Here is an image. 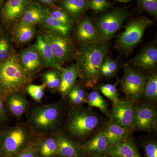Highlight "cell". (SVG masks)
Returning a JSON list of instances; mask_svg holds the SVG:
<instances>
[{"label":"cell","mask_w":157,"mask_h":157,"mask_svg":"<svg viewBox=\"0 0 157 157\" xmlns=\"http://www.w3.org/2000/svg\"><path fill=\"white\" fill-rule=\"evenodd\" d=\"M147 76L130 67H124L123 77L121 80V90L125 96L126 101L137 102L142 97Z\"/></svg>","instance_id":"9"},{"label":"cell","mask_w":157,"mask_h":157,"mask_svg":"<svg viewBox=\"0 0 157 157\" xmlns=\"http://www.w3.org/2000/svg\"><path fill=\"white\" fill-rule=\"evenodd\" d=\"M36 135L27 122H18L0 130V157H14L25 149Z\"/></svg>","instance_id":"4"},{"label":"cell","mask_w":157,"mask_h":157,"mask_svg":"<svg viewBox=\"0 0 157 157\" xmlns=\"http://www.w3.org/2000/svg\"><path fill=\"white\" fill-rule=\"evenodd\" d=\"M145 157H157V143L155 140H147L143 144Z\"/></svg>","instance_id":"38"},{"label":"cell","mask_w":157,"mask_h":157,"mask_svg":"<svg viewBox=\"0 0 157 157\" xmlns=\"http://www.w3.org/2000/svg\"><path fill=\"white\" fill-rule=\"evenodd\" d=\"M100 157H109L107 155H100Z\"/></svg>","instance_id":"46"},{"label":"cell","mask_w":157,"mask_h":157,"mask_svg":"<svg viewBox=\"0 0 157 157\" xmlns=\"http://www.w3.org/2000/svg\"><path fill=\"white\" fill-rule=\"evenodd\" d=\"M33 80L20 65L17 55L12 53L0 62V95L5 99L11 93L23 92Z\"/></svg>","instance_id":"3"},{"label":"cell","mask_w":157,"mask_h":157,"mask_svg":"<svg viewBox=\"0 0 157 157\" xmlns=\"http://www.w3.org/2000/svg\"><path fill=\"white\" fill-rule=\"evenodd\" d=\"M63 113V107L58 102L36 105L28 112L27 123L35 135L51 134L59 130Z\"/></svg>","instance_id":"2"},{"label":"cell","mask_w":157,"mask_h":157,"mask_svg":"<svg viewBox=\"0 0 157 157\" xmlns=\"http://www.w3.org/2000/svg\"><path fill=\"white\" fill-rule=\"evenodd\" d=\"M5 98L0 95V127L5 126L9 121V114L5 106Z\"/></svg>","instance_id":"41"},{"label":"cell","mask_w":157,"mask_h":157,"mask_svg":"<svg viewBox=\"0 0 157 157\" xmlns=\"http://www.w3.org/2000/svg\"><path fill=\"white\" fill-rule=\"evenodd\" d=\"M136 107L135 103L129 101L119 100L113 103L110 122L131 131Z\"/></svg>","instance_id":"12"},{"label":"cell","mask_w":157,"mask_h":157,"mask_svg":"<svg viewBox=\"0 0 157 157\" xmlns=\"http://www.w3.org/2000/svg\"><path fill=\"white\" fill-rule=\"evenodd\" d=\"M128 65L145 75L155 72L157 67L156 41L154 40L144 45L135 56L130 59Z\"/></svg>","instance_id":"10"},{"label":"cell","mask_w":157,"mask_h":157,"mask_svg":"<svg viewBox=\"0 0 157 157\" xmlns=\"http://www.w3.org/2000/svg\"><path fill=\"white\" fill-rule=\"evenodd\" d=\"M42 35L50 45L55 67L76 58L78 51L67 36L48 30L43 31Z\"/></svg>","instance_id":"8"},{"label":"cell","mask_w":157,"mask_h":157,"mask_svg":"<svg viewBox=\"0 0 157 157\" xmlns=\"http://www.w3.org/2000/svg\"><path fill=\"white\" fill-rule=\"evenodd\" d=\"M4 3H5V2L4 1L0 0V14H1V11L2 9L3 6H4Z\"/></svg>","instance_id":"44"},{"label":"cell","mask_w":157,"mask_h":157,"mask_svg":"<svg viewBox=\"0 0 157 157\" xmlns=\"http://www.w3.org/2000/svg\"><path fill=\"white\" fill-rule=\"evenodd\" d=\"M58 156L62 157H85L81 144L70 138L64 132L59 130L55 132Z\"/></svg>","instance_id":"14"},{"label":"cell","mask_w":157,"mask_h":157,"mask_svg":"<svg viewBox=\"0 0 157 157\" xmlns=\"http://www.w3.org/2000/svg\"><path fill=\"white\" fill-rule=\"evenodd\" d=\"M59 6L74 22L81 19L89 9V1L62 0L59 1Z\"/></svg>","instance_id":"21"},{"label":"cell","mask_w":157,"mask_h":157,"mask_svg":"<svg viewBox=\"0 0 157 157\" xmlns=\"http://www.w3.org/2000/svg\"><path fill=\"white\" fill-rule=\"evenodd\" d=\"M118 68L119 64L117 60L106 56L101 67V76L107 78L113 77L116 74Z\"/></svg>","instance_id":"32"},{"label":"cell","mask_w":157,"mask_h":157,"mask_svg":"<svg viewBox=\"0 0 157 157\" xmlns=\"http://www.w3.org/2000/svg\"><path fill=\"white\" fill-rule=\"evenodd\" d=\"M45 8L37 2L30 1L24 11L20 24L35 26L41 21L44 15Z\"/></svg>","instance_id":"23"},{"label":"cell","mask_w":157,"mask_h":157,"mask_svg":"<svg viewBox=\"0 0 157 157\" xmlns=\"http://www.w3.org/2000/svg\"><path fill=\"white\" fill-rule=\"evenodd\" d=\"M107 155L109 157H141L134 141L129 137L110 147Z\"/></svg>","instance_id":"22"},{"label":"cell","mask_w":157,"mask_h":157,"mask_svg":"<svg viewBox=\"0 0 157 157\" xmlns=\"http://www.w3.org/2000/svg\"><path fill=\"white\" fill-rule=\"evenodd\" d=\"M17 58L22 69L32 76L47 67L44 60L33 45L21 51Z\"/></svg>","instance_id":"13"},{"label":"cell","mask_w":157,"mask_h":157,"mask_svg":"<svg viewBox=\"0 0 157 157\" xmlns=\"http://www.w3.org/2000/svg\"><path fill=\"white\" fill-rule=\"evenodd\" d=\"M157 119V111L153 105L147 104L136 105L131 131L151 132L156 128Z\"/></svg>","instance_id":"11"},{"label":"cell","mask_w":157,"mask_h":157,"mask_svg":"<svg viewBox=\"0 0 157 157\" xmlns=\"http://www.w3.org/2000/svg\"><path fill=\"white\" fill-rule=\"evenodd\" d=\"M5 104L9 115L17 120H20L28 111V101L23 92L10 94L5 99Z\"/></svg>","instance_id":"15"},{"label":"cell","mask_w":157,"mask_h":157,"mask_svg":"<svg viewBox=\"0 0 157 157\" xmlns=\"http://www.w3.org/2000/svg\"><path fill=\"white\" fill-rule=\"evenodd\" d=\"M56 157H62L60 156H57Z\"/></svg>","instance_id":"47"},{"label":"cell","mask_w":157,"mask_h":157,"mask_svg":"<svg viewBox=\"0 0 157 157\" xmlns=\"http://www.w3.org/2000/svg\"><path fill=\"white\" fill-rule=\"evenodd\" d=\"M152 23L145 16L131 20L126 25L124 31L118 36L116 49L123 55H129L141 41L145 30Z\"/></svg>","instance_id":"6"},{"label":"cell","mask_w":157,"mask_h":157,"mask_svg":"<svg viewBox=\"0 0 157 157\" xmlns=\"http://www.w3.org/2000/svg\"><path fill=\"white\" fill-rule=\"evenodd\" d=\"M43 83L51 90L58 91L60 84V73L56 70H50L41 75Z\"/></svg>","instance_id":"30"},{"label":"cell","mask_w":157,"mask_h":157,"mask_svg":"<svg viewBox=\"0 0 157 157\" xmlns=\"http://www.w3.org/2000/svg\"><path fill=\"white\" fill-rule=\"evenodd\" d=\"M102 131L107 139L109 147L125 140L129 137L131 132L128 129L110 121L106 128Z\"/></svg>","instance_id":"24"},{"label":"cell","mask_w":157,"mask_h":157,"mask_svg":"<svg viewBox=\"0 0 157 157\" xmlns=\"http://www.w3.org/2000/svg\"><path fill=\"white\" fill-rule=\"evenodd\" d=\"M130 16L127 7L117 8L106 12L96 21L99 41L106 42L115 36Z\"/></svg>","instance_id":"7"},{"label":"cell","mask_w":157,"mask_h":157,"mask_svg":"<svg viewBox=\"0 0 157 157\" xmlns=\"http://www.w3.org/2000/svg\"><path fill=\"white\" fill-rule=\"evenodd\" d=\"M101 122L100 117L89 109L73 107L68 115L66 130L71 137L82 139L94 132Z\"/></svg>","instance_id":"5"},{"label":"cell","mask_w":157,"mask_h":157,"mask_svg":"<svg viewBox=\"0 0 157 157\" xmlns=\"http://www.w3.org/2000/svg\"><path fill=\"white\" fill-rule=\"evenodd\" d=\"M86 94L81 82L76 81L67 96L69 98L70 104L73 107H79L85 103Z\"/></svg>","instance_id":"29"},{"label":"cell","mask_w":157,"mask_h":157,"mask_svg":"<svg viewBox=\"0 0 157 157\" xmlns=\"http://www.w3.org/2000/svg\"><path fill=\"white\" fill-rule=\"evenodd\" d=\"M29 2L27 0H8L5 2L0 14L3 25L11 24L21 18Z\"/></svg>","instance_id":"17"},{"label":"cell","mask_w":157,"mask_h":157,"mask_svg":"<svg viewBox=\"0 0 157 157\" xmlns=\"http://www.w3.org/2000/svg\"><path fill=\"white\" fill-rule=\"evenodd\" d=\"M36 136L37 152L39 157H56L58 156L55 132L47 135Z\"/></svg>","instance_id":"20"},{"label":"cell","mask_w":157,"mask_h":157,"mask_svg":"<svg viewBox=\"0 0 157 157\" xmlns=\"http://www.w3.org/2000/svg\"><path fill=\"white\" fill-rule=\"evenodd\" d=\"M55 70L60 73L61 82L58 91L62 98H65L73 86L79 78V75L76 64L72 63L67 68L60 66H56Z\"/></svg>","instance_id":"19"},{"label":"cell","mask_w":157,"mask_h":157,"mask_svg":"<svg viewBox=\"0 0 157 157\" xmlns=\"http://www.w3.org/2000/svg\"><path fill=\"white\" fill-rule=\"evenodd\" d=\"M109 2L107 0H90L89 1V9L95 12L104 11L109 7Z\"/></svg>","instance_id":"40"},{"label":"cell","mask_w":157,"mask_h":157,"mask_svg":"<svg viewBox=\"0 0 157 157\" xmlns=\"http://www.w3.org/2000/svg\"><path fill=\"white\" fill-rule=\"evenodd\" d=\"M36 2L41 5H45V6H53L58 1L56 0H38Z\"/></svg>","instance_id":"42"},{"label":"cell","mask_w":157,"mask_h":157,"mask_svg":"<svg viewBox=\"0 0 157 157\" xmlns=\"http://www.w3.org/2000/svg\"><path fill=\"white\" fill-rule=\"evenodd\" d=\"M39 24L45 30L53 31L67 36L72 29V28L65 25L57 20L52 17L48 14L47 9L45 8L43 17Z\"/></svg>","instance_id":"25"},{"label":"cell","mask_w":157,"mask_h":157,"mask_svg":"<svg viewBox=\"0 0 157 157\" xmlns=\"http://www.w3.org/2000/svg\"><path fill=\"white\" fill-rule=\"evenodd\" d=\"M47 9L48 14L52 17L57 20L65 25L72 28L74 22L70 19L67 13L60 8L52 6L49 9Z\"/></svg>","instance_id":"34"},{"label":"cell","mask_w":157,"mask_h":157,"mask_svg":"<svg viewBox=\"0 0 157 157\" xmlns=\"http://www.w3.org/2000/svg\"><path fill=\"white\" fill-rule=\"evenodd\" d=\"M85 157L107 155L109 146L102 131L97 133L87 142L81 144Z\"/></svg>","instance_id":"18"},{"label":"cell","mask_w":157,"mask_h":157,"mask_svg":"<svg viewBox=\"0 0 157 157\" xmlns=\"http://www.w3.org/2000/svg\"><path fill=\"white\" fill-rule=\"evenodd\" d=\"M4 34V25L0 17V36Z\"/></svg>","instance_id":"43"},{"label":"cell","mask_w":157,"mask_h":157,"mask_svg":"<svg viewBox=\"0 0 157 157\" xmlns=\"http://www.w3.org/2000/svg\"><path fill=\"white\" fill-rule=\"evenodd\" d=\"M46 87L45 85L43 83L40 85L30 84L29 85L26 90L34 101L38 103H41Z\"/></svg>","instance_id":"36"},{"label":"cell","mask_w":157,"mask_h":157,"mask_svg":"<svg viewBox=\"0 0 157 157\" xmlns=\"http://www.w3.org/2000/svg\"><path fill=\"white\" fill-rule=\"evenodd\" d=\"M116 1V2H118L123 3H126L131 2V1H130V0H117V1Z\"/></svg>","instance_id":"45"},{"label":"cell","mask_w":157,"mask_h":157,"mask_svg":"<svg viewBox=\"0 0 157 157\" xmlns=\"http://www.w3.org/2000/svg\"><path fill=\"white\" fill-rule=\"evenodd\" d=\"M14 157H39L37 152L36 136L27 147Z\"/></svg>","instance_id":"39"},{"label":"cell","mask_w":157,"mask_h":157,"mask_svg":"<svg viewBox=\"0 0 157 157\" xmlns=\"http://www.w3.org/2000/svg\"><path fill=\"white\" fill-rule=\"evenodd\" d=\"M106 42L97 41L82 45L76 57V65L80 82L83 86L93 88L101 78V70L108 52Z\"/></svg>","instance_id":"1"},{"label":"cell","mask_w":157,"mask_h":157,"mask_svg":"<svg viewBox=\"0 0 157 157\" xmlns=\"http://www.w3.org/2000/svg\"><path fill=\"white\" fill-rule=\"evenodd\" d=\"M116 86L117 83L103 84L100 86L99 89L104 96L111 100L113 103H114L119 100Z\"/></svg>","instance_id":"37"},{"label":"cell","mask_w":157,"mask_h":157,"mask_svg":"<svg viewBox=\"0 0 157 157\" xmlns=\"http://www.w3.org/2000/svg\"><path fill=\"white\" fill-rule=\"evenodd\" d=\"M137 10L139 12H147L155 18L157 17V0H137Z\"/></svg>","instance_id":"33"},{"label":"cell","mask_w":157,"mask_h":157,"mask_svg":"<svg viewBox=\"0 0 157 157\" xmlns=\"http://www.w3.org/2000/svg\"><path fill=\"white\" fill-rule=\"evenodd\" d=\"M85 103H86L89 107H96L102 112L107 113L108 111L107 102L97 91H93L86 94Z\"/></svg>","instance_id":"31"},{"label":"cell","mask_w":157,"mask_h":157,"mask_svg":"<svg viewBox=\"0 0 157 157\" xmlns=\"http://www.w3.org/2000/svg\"><path fill=\"white\" fill-rule=\"evenodd\" d=\"M35 33L36 28L35 26L18 24L14 30V41L18 44L27 43L33 38Z\"/></svg>","instance_id":"28"},{"label":"cell","mask_w":157,"mask_h":157,"mask_svg":"<svg viewBox=\"0 0 157 157\" xmlns=\"http://www.w3.org/2000/svg\"><path fill=\"white\" fill-rule=\"evenodd\" d=\"M12 45L10 38L3 34L0 36V62L8 58L12 54Z\"/></svg>","instance_id":"35"},{"label":"cell","mask_w":157,"mask_h":157,"mask_svg":"<svg viewBox=\"0 0 157 157\" xmlns=\"http://www.w3.org/2000/svg\"><path fill=\"white\" fill-rule=\"evenodd\" d=\"M147 104L153 105L157 101V74L154 72L147 76L143 95Z\"/></svg>","instance_id":"27"},{"label":"cell","mask_w":157,"mask_h":157,"mask_svg":"<svg viewBox=\"0 0 157 157\" xmlns=\"http://www.w3.org/2000/svg\"><path fill=\"white\" fill-rule=\"evenodd\" d=\"M75 36L82 46L100 41L95 24L89 17H85L79 21L76 27Z\"/></svg>","instance_id":"16"},{"label":"cell","mask_w":157,"mask_h":157,"mask_svg":"<svg viewBox=\"0 0 157 157\" xmlns=\"http://www.w3.org/2000/svg\"><path fill=\"white\" fill-rule=\"evenodd\" d=\"M33 46L38 52L45 62L47 67H55L53 55L50 45L42 34L37 36L36 43Z\"/></svg>","instance_id":"26"}]
</instances>
